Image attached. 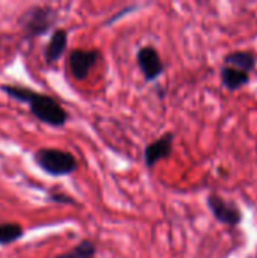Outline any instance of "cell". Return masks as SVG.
I'll use <instances>...</instances> for the list:
<instances>
[{"mask_svg": "<svg viewBox=\"0 0 257 258\" xmlns=\"http://www.w3.org/2000/svg\"><path fill=\"white\" fill-rule=\"evenodd\" d=\"M0 89L8 97L27 104L32 115L44 124L52 127H64L68 121V113L65 109L50 95L12 85H2Z\"/></svg>", "mask_w": 257, "mask_h": 258, "instance_id": "6da1fadb", "label": "cell"}, {"mask_svg": "<svg viewBox=\"0 0 257 258\" xmlns=\"http://www.w3.org/2000/svg\"><path fill=\"white\" fill-rule=\"evenodd\" d=\"M35 163L45 174L53 177H64L76 172L77 160L71 153L58 150V148H41L33 156Z\"/></svg>", "mask_w": 257, "mask_h": 258, "instance_id": "7a4b0ae2", "label": "cell"}, {"mask_svg": "<svg viewBox=\"0 0 257 258\" xmlns=\"http://www.w3.org/2000/svg\"><path fill=\"white\" fill-rule=\"evenodd\" d=\"M58 20V12L50 6H33L27 9L18 20L21 29L29 38L47 33Z\"/></svg>", "mask_w": 257, "mask_h": 258, "instance_id": "3957f363", "label": "cell"}, {"mask_svg": "<svg viewBox=\"0 0 257 258\" xmlns=\"http://www.w3.org/2000/svg\"><path fill=\"white\" fill-rule=\"evenodd\" d=\"M209 210L212 212L214 218L227 227H238L242 222V212L241 209L232 203V201H226L224 198H221L217 194H211L206 200Z\"/></svg>", "mask_w": 257, "mask_h": 258, "instance_id": "277c9868", "label": "cell"}, {"mask_svg": "<svg viewBox=\"0 0 257 258\" xmlns=\"http://www.w3.org/2000/svg\"><path fill=\"white\" fill-rule=\"evenodd\" d=\"M136 62L138 67L145 79V82L151 83L158 80L165 70V65L158 53V50L153 45H144L136 53Z\"/></svg>", "mask_w": 257, "mask_h": 258, "instance_id": "5b68a950", "label": "cell"}, {"mask_svg": "<svg viewBox=\"0 0 257 258\" xmlns=\"http://www.w3.org/2000/svg\"><path fill=\"white\" fill-rule=\"evenodd\" d=\"M100 59L98 50H82L76 48L68 56V68L76 80H83L88 77L89 71L97 65Z\"/></svg>", "mask_w": 257, "mask_h": 258, "instance_id": "8992f818", "label": "cell"}, {"mask_svg": "<svg viewBox=\"0 0 257 258\" xmlns=\"http://www.w3.org/2000/svg\"><path fill=\"white\" fill-rule=\"evenodd\" d=\"M173 142H174V133L168 132L159 139L150 142L144 150V163L148 169L155 168L156 163L161 160H165L173 153Z\"/></svg>", "mask_w": 257, "mask_h": 258, "instance_id": "52a82bcc", "label": "cell"}, {"mask_svg": "<svg viewBox=\"0 0 257 258\" xmlns=\"http://www.w3.org/2000/svg\"><path fill=\"white\" fill-rule=\"evenodd\" d=\"M67 42H68V33L65 29H56L52 33L50 41L44 50V60L47 65H53L62 57L67 48Z\"/></svg>", "mask_w": 257, "mask_h": 258, "instance_id": "ba28073f", "label": "cell"}, {"mask_svg": "<svg viewBox=\"0 0 257 258\" xmlns=\"http://www.w3.org/2000/svg\"><path fill=\"white\" fill-rule=\"evenodd\" d=\"M220 77H221V83L227 91H239L242 88H245L250 83V74L236 68H232L229 65H223L221 71H220Z\"/></svg>", "mask_w": 257, "mask_h": 258, "instance_id": "9c48e42d", "label": "cell"}, {"mask_svg": "<svg viewBox=\"0 0 257 258\" xmlns=\"http://www.w3.org/2000/svg\"><path fill=\"white\" fill-rule=\"evenodd\" d=\"M257 56L253 51H247V50H238V51H232L229 54H226L224 57V65H229L232 68L245 71V73H251L256 68Z\"/></svg>", "mask_w": 257, "mask_h": 258, "instance_id": "30bf717a", "label": "cell"}, {"mask_svg": "<svg viewBox=\"0 0 257 258\" xmlns=\"http://www.w3.org/2000/svg\"><path fill=\"white\" fill-rule=\"evenodd\" d=\"M23 234H24V230L18 224H14V222L0 224V245L2 246L17 242L18 239L23 237Z\"/></svg>", "mask_w": 257, "mask_h": 258, "instance_id": "8fae6325", "label": "cell"}, {"mask_svg": "<svg viewBox=\"0 0 257 258\" xmlns=\"http://www.w3.org/2000/svg\"><path fill=\"white\" fill-rule=\"evenodd\" d=\"M97 252L95 245L91 240H82L77 246H74L71 251L59 254L55 258H94Z\"/></svg>", "mask_w": 257, "mask_h": 258, "instance_id": "7c38bea8", "label": "cell"}, {"mask_svg": "<svg viewBox=\"0 0 257 258\" xmlns=\"http://www.w3.org/2000/svg\"><path fill=\"white\" fill-rule=\"evenodd\" d=\"M48 200L52 203H56V204H76V201L73 198L64 195V194H53V195H50Z\"/></svg>", "mask_w": 257, "mask_h": 258, "instance_id": "4fadbf2b", "label": "cell"}, {"mask_svg": "<svg viewBox=\"0 0 257 258\" xmlns=\"http://www.w3.org/2000/svg\"><path fill=\"white\" fill-rule=\"evenodd\" d=\"M256 151H257V142H256Z\"/></svg>", "mask_w": 257, "mask_h": 258, "instance_id": "5bb4252c", "label": "cell"}]
</instances>
